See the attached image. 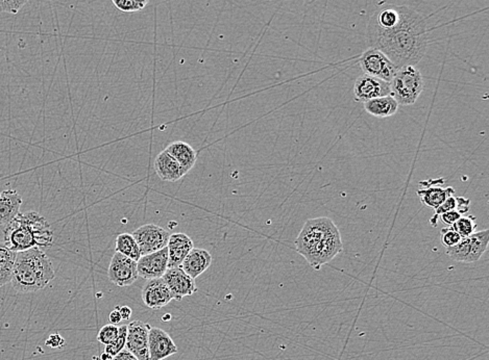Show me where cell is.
<instances>
[{
	"mask_svg": "<svg viewBox=\"0 0 489 360\" xmlns=\"http://www.w3.org/2000/svg\"><path fill=\"white\" fill-rule=\"evenodd\" d=\"M400 20L391 28L367 24L369 48L382 51L400 68L415 66L422 61L428 49V26L424 16L407 6H400Z\"/></svg>",
	"mask_w": 489,
	"mask_h": 360,
	"instance_id": "1",
	"label": "cell"
},
{
	"mask_svg": "<svg viewBox=\"0 0 489 360\" xmlns=\"http://www.w3.org/2000/svg\"><path fill=\"white\" fill-rule=\"evenodd\" d=\"M297 251L318 271L342 252L340 232L330 218L309 219L295 240Z\"/></svg>",
	"mask_w": 489,
	"mask_h": 360,
	"instance_id": "2",
	"label": "cell"
},
{
	"mask_svg": "<svg viewBox=\"0 0 489 360\" xmlns=\"http://www.w3.org/2000/svg\"><path fill=\"white\" fill-rule=\"evenodd\" d=\"M55 277L53 263L39 247L17 252L11 283L17 293L30 294L46 287Z\"/></svg>",
	"mask_w": 489,
	"mask_h": 360,
	"instance_id": "3",
	"label": "cell"
},
{
	"mask_svg": "<svg viewBox=\"0 0 489 360\" xmlns=\"http://www.w3.org/2000/svg\"><path fill=\"white\" fill-rule=\"evenodd\" d=\"M53 234L44 217L36 211L19 213L5 229V244L15 252L34 247H50Z\"/></svg>",
	"mask_w": 489,
	"mask_h": 360,
	"instance_id": "4",
	"label": "cell"
},
{
	"mask_svg": "<svg viewBox=\"0 0 489 360\" xmlns=\"http://www.w3.org/2000/svg\"><path fill=\"white\" fill-rule=\"evenodd\" d=\"M390 95L398 106H412L424 91L425 82L422 72L415 66L400 68L390 80Z\"/></svg>",
	"mask_w": 489,
	"mask_h": 360,
	"instance_id": "5",
	"label": "cell"
},
{
	"mask_svg": "<svg viewBox=\"0 0 489 360\" xmlns=\"http://www.w3.org/2000/svg\"><path fill=\"white\" fill-rule=\"evenodd\" d=\"M488 242V229L474 232L468 238H462L455 246L445 248V253L450 258L458 263H476L487 250Z\"/></svg>",
	"mask_w": 489,
	"mask_h": 360,
	"instance_id": "6",
	"label": "cell"
},
{
	"mask_svg": "<svg viewBox=\"0 0 489 360\" xmlns=\"http://www.w3.org/2000/svg\"><path fill=\"white\" fill-rule=\"evenodd\" d=\"M359 64L363 74L373 76L387 82H390L398 70V67L382 51L376 48H369L365 51L359 59Z\"/></svg>",
	"mask_w": 489,
	"mask_h": 360,
	"instance_id": "7",
	"label": "cell"
},
{
	"mask_svg": "<svg viewBox=\"0 0 489 360\" xmlns=\"http://www.w3.org/2000/svg\"><path fill=\"white\" fill-rule=\"evenodd\" d=\"M141 255L157 252L167 247L169 232L156 224H145L133 231Z\"/></svg>",
	"mask_w": 489,
	"mask_h": 360,
	"instance_id": "8",
	"label": "cell"
},
{
	"mask_svg": "<svg viewBox=\"0 0 489 360\" xmlns=\"http://www.w3.org/2000/svg\"><path fill=\"white\" fill-rule=\"evenodd\" d=\"M108 276L111 283L119 287H127L136 283L138 277L137 261L115 252L109 265Z\"/></svg>",
	"mask_w": 489,
	"mask_h": 360,
	"instance_id": "9",
	"label": "cell"
},
{
	"mask_svg": "<svg viewBox=\"0 0 489 360\" xmlns=\"http://www.w3.org/2000/svg\"><path fill=\"white\" fill-rule=\"evenodd\" d=\"M151 325L133 321L127 325V343L129 350L138 360H149V332Z\"/></svg>",
	"mask_w": 489,
	"mask_h": 360,
	"instance_id": "10",
	"label": "cell"
},
{
	"mask_svg": "<svg viewBox=\"0 0 489 360\" xmlns=\"http://www.w3.org/2000/svg\"><path fill=\"white\" fill-rule=\"evenodd\" d=\"M162 279L167 285L172 300L181 301L197 292L195 279L191 278L181 267H168Z\"/></svg>",
	"mask_w": 489,
	"mask_h": 360,
	"instance_id": "11",
	"label": "cell"
},
{
	"mask_svg": "<svg viewBox=\"0 0 489 360\" xmlns=\"http://www.w3.org/2000/svg\"><path fill=\"white\" fill-rule=\"evenodd\" d=\"M445 179H428L426 182H419V189L416 191L419 200L425 207L436 209L441 207L450 196L455 195V190L452 187L443 188Z\"/></svg>",
	"mask_w": 489,
	"mask_h": 360,
	"instance_id": "12",
	"label": "cell"
},
{
	"mask_svg": "<svg viewBox=\"0 0 489 360\" xmlns=\"http://www.w3.org/2000/svg\"><path fill=\"white\" fill-rule=\"evenodd\" d=\"M355 102L365 104L373 98L390 95L389 82L362 74L357 78L353 88Z\"/></svg>",
	"mask_w": 489,
	"mask_h": 360,
	"instance_id": "13",
	"label": "cell"
},
{
	"mask_svg": "<svg viewBox=\"0 0 489 360\" xmlns=\"http://www.w3.org/2000/svg\"><path fill=\"white\" fill-rule=\"evenodd\" d=\"M167 269V247L162 249V250L157 251V252L141 255V257L137 261L138 275L140 277H142L145 281L162 278Z\"/></svg>",
	"mask_w": 489,
	"mask_h": 360,
	"instance_id": "14",
	"label": "cell"
},
{
	"mask_svg": "<svg viewBox=\"0 0 489 360\" xmlns=\"http://www.w3.org/2000/svg\"><path fill=\"white\" fill-rule=\"evenodd\" d=\"M149 360H163L178 353V347L163 329L151 327L149 332Z\"/></svg>",
	"mask_w": 489,
	"mask_h": 360,
	"instance_id": "15",
	"label": "cell"
},
{
	"mask_svg": "<svg viewBox=\"0 0 489 360\" xmlns=\"http://www.w3.org/2000/svg\"><path fill=\"white\" fill-rule=\"evenodd\" d=\"M143 303L151 310H158L165 307L172 300V294L165 281L162 278L147 281L142 289Z\"/></svg>",
	"mask_w": 489,
	"mask_h": 360,
	"instance_id": "16",
	"label": "cell"
},
{
	"mask_svg": "<svg viewBox=\"0 0 489 360\" xmlns=\"http://www.w3.org/2000/svg\"><path fill=\"white\" fill-rule=\"evenodd\" d=\"M194 248L190 236L185 234H174L168 240V267H181L187 255Z\"/></svg>",
	"mask_w": 489,
	"mask_h": 360,
	"instance_id": "17",
	"label": "cell"
},
{
	"mask_svg": "<svg viewBox=\"0 0 489 360\" xmlns=\"http://www.w3.org/2000/svg\"><path fill=\"white\" fill-rule=\"evenodd\" d=\"M154 167L159 178L164 182H176L187 174L184 169L166 150L158 154Z\"/></svg>",
	"mask_w": 489,
	"mask_h": 360,
	"instance_id": "18",
	"label": "cell"
},
{
	"mask_svg": "<svg viewBox=\"0 0 489 360\" xmlns=\"http://www.w3.org/2000/svg\"><path fill=\"white\" fill-rule=\"evenodd\" d=\"M212 263V256L205 249L193 248L183 261L181 267L191 277L196 279Z\"/></svg>",
	"mask_w": 489,
	"mask_h": 360,
	"instance_id": "19",
	"label": "cell"
},
{
	"mask_svg": "<svg viewBox=\"0 0 489 360\" xmlns=\"http://www.w3.org/2000/svg\"><path fill=\"white\" fill-rule=\"evenodd\" d=\"M22 205V198L16 190L0 192V225L7 226L13 221Z\"/></svg>",
	"mask_w": 489,
	"mask_h": 360,
	"instance_id": "20",
	"label": "cell"
},
{
	"mask_svg": "<svg viewBox=\"0 0 489 360\" xmlns=\"http://www.w3.org/2000/svg\"><path fill=\"white\" fill-rule=\"evenodd\" d=\"M165 150L180 164L186 173H188L196 162V150L186 142H174L168 145Z\"/></svg>",
	"mask_w": 489,
	"mask_h": 360,
	"instance_id": "21",
	"label": "cell"
},
{
	"mask_svg": "<svg viewBox=\"0 0 489 360\" xmlns=\"http://www.w3.org/2000/svg\"><path fill=\"white\" fill-rule=\"evenodd\" d=\"M365 110L376 118H388L394 116L398 110V104L391 95L373 98L363 104Z\"/></svg>",
	"mask_w": 489,
	"mask_h": 360,
	"instance_id": "22",
	"label": "cell"
},
{
	"mask_svg": "<svg viewBox=\"0 0 489 360\" xmlns=\"http://www.w3.org/2000/svg\"><path fill=\"white\" fill-rule=\"evenodd\" d=\"M17 252L0 243V287L11 283Z\"/></svg>",
	"mask_w": 489,
	"mask_h": 360,
	"instance_id": "23",
	"label": "cell"
},
{
	"mask_svg": "<svg viewBox=\"0 0 489 360\" xmlns=\"http://www.w3.org/2000/svg\"><path fill=\"white\" fill-rule=\"evenodd\" d=\"M116 252L138 261L141 257L139 247L133 234H121L116 238Z\"/></svg>",
	"mask_w": 489,
	"mask_h": 360,
	"instance_id": "24",
	"label": "cell"
},
{
	"mask_svg": "<svg viewBox=\"0 0 489 360\" xmlns=\"http://www.w3.org/2000/svg\"><path fill=\"white\" fill-rule=\"evenodd\" d=\"M476 217L472 216H462L459 220L453 224L452 227L454 228L456 232H458L461 238H468L472 236L474 232H476L477 223Z\"/></svg>",
	"mask_w": 489,
	"mask_h": 360,
	"instance_id": "25",
	"label": "cell"
},
{
	"mask_svg": "<svg viewBox=\"0 0 489 360\" xmlns=\"http://www.w3.org/2000/svg\"><path fill=\"white\" fill-rule=\"evenodd\" d=\"M118 335H117L116 339L104 348V352L112 357L125 349V343H127V325H122V326L118 327Z\"/></svg>",
	"mask_w": 489,
	"mask_h": 360,
	"instance_id": "26",
	"label": "cell"
},
{
	"mask_svg": "<svg viewBox=\"0 0 489 360\" xmlns=\"http://www.w3.org/2000/svg\"><path fill=\"white\" fill-rule=\"evenodd\" d=\"M118 331L119 329L116 325H106V326L102 327L100 332H98V341L104 345H110L111 343H113V341L116 339L117 335H118Z\"/></svg>",
	"mask_w": 489,
	"mask_h": 360,
	"instance_id": "27",
	"label": "cell"
},
{
	"mask_svg": "<svg viewBox=\"0 0 489 360\" xmlns=\"http://www.w3.org/2000/svg\"><path fill=\"white\" fill-rule=\"evenodd\" d=\"M30 0H0V13L16 15Z\"/></svg>",
	"mask_w": 489,
	"mask_h": 360,
	"instance_id": "28",
	"label": "cell"
},
{
	"mask_svg": "<svg viewBox=\"0 0 489 360\" xmlns=\"http://www.w3.org/2000/svg\"><path fill=\"white\" fill-rule=\"evenodd\" d=\"M454 209H457V198L454 197L453 195V196H450L449 198H448L447 200H445V202L441 205V207H437V209H435V215L431 218L430 223L432 224V226L436 227V222L437 220H439V216L447 213V211H454Z\"/></svg>",
	"mask_w": 489,
	"mask_h": 360,
	"instance_id": "29",
	"label": "cell"
},
{
	"mask_svg": "<svg viewBox=\"0 0 489 360\" xmlns=\"http://www.w3.org/2000/svg\"><path fill=\"white\" fill-rule=\"evenodd\" d=\"M461 236L458 234V232H456L455 230H454V228L452 227V226H448L447 228H443V229L441 230V243H443V246H445V248H448V247L455 246L456 244L459 243V240H461Z\"/></svg>",
	"mask_w": 489,
	"mask_h": 360,
	"instance_id": "30",
	"label": "cell"
},
{
	"mask_svg": "<svg viewBox=\"0 0 489 360\" xmlns=\"http://www.w3.org/2000/svg\"><path fill=\"white\" fill-rule=\"evenodd\" d=\"M112 1L119 11L124 12V13H135V12L142 10L133 0H112Z\"/></svg>",
	"mask_w": 489,
	"mask_h": 360,
	"instance_id": "31",
	"label": "cell"
},
{
	"mask_svg": "<svg viewBox=\"0 0 489 360\" xmlns=\"http://www.w3.org/2000/svg\"><path fill=\"white\" fill-rule=\"evenodd\" d=\"M462 217V214L460 213L458 209H454V211H447V213L441 215V221L443 224L448 226H453L457 220H459Z\"/></svg>",
	"mask_w": 489,
	"mask_h": 360,
	"instance_id": "32",
	"label": "cell"
},
{
	"mask_svg": "<svg viewBox=\"0 0 489 360\" xmlns=\"http://www.w3.org/2000/svg\"><path fill=\"white\" fill-rule=\"evenodd\" d=\"M64 345H65V339L59 333H53L46 341V345L53 348V349H61Z\"/></svg>",
	"mask_w": 489,
	"mask_h": 360,
	"instance_id": "33",
	"label": "cell"
},
{
	"mask_svg": "<svg viewBox=\"0 0 489 360\" xmlns=\"http://www.w3.org/2000/svg\"><path fill=\"white\" fill-rule=\"evenodd\" d=\"M470 199L464 198V197H457V209L464 215L470 211Z\"/></svg>",
	"mask_w": 489,
	"mask_h": 360,
	"instance_id": "34",
	"label": "cell"
},
{
	"mask_svg": "<svg viewBox=\"0 0 489 360\" xmlns=\"http://www.w3.org/2000/svg\"><path fill=\"white\" fill-rule=\"evenodd\" d=\"M112 360H138L129 350L123 349L117 355L113 357Z\"/></svg>",
	"mask_w": 489,
	"mask_h": 360,
	"instance_id": "35",
	"label": "cell"
},
{
	"mask_svg": "<svg viewBox=\"0 0 489 360\" xmlns=\"http://www.w3.org/2000/svg\"><path fill=\"white\" fill-rule=\"evenodd\" d=\"M109 321H110V324L113 325H118L119 323L122 321L120 312H119V310H117V308H115L113 312H111L110 316H109Z\"/></svg>",
	"mask_w": 489,
	"mask_h": 360,
	"instance_id": "36",
	"label": "cell"
},
{
	"mask_svg": "<svg viewBox=\"0 0 489 360\" xmlns=\"http://www.w3.org/2000/svg\"><path fill=\"white\" fill-rule=\"evenodd\" d=\"M116 308L119 310V312H120L122 320H129V319L131 318V314H133L129 306H117Z\"/></svg>",
	"mask_w": 489,
	"mask_h": 360,
	"instance_id": "37",
	"label": "cell"
},
{
	"mask_svg": "<svg viewBox=\"0 0 489 360\" xmlns=\"http://www.w3.org/2000/svg\"><path fill=\"white\" fill-rule=\"evenodd\" d=\"M137 5H139V7L141 8V9H145V7H147V3H149V0H133Z\"/></svg>",
	"mask_w": 489,
	"mask_h": 360,
	"instance_id": "38",
	"label": "cell"
},
{
	"mask_svg": "<svg viewBox=\"0 0 489 360\" xmlns=\"http://www.w3.org/2000/svg\"><path fill=\"white\" fill-rule=\"evenodd\" d=\"M100 359H102V360H112L113 357H112V356L109 355L108 353H106V352H104V353H102V355H100Z\"/></svg>",
	"mask_w": 489,
	"mask_h": 360,
	"instance_id": "39",
	"label": "cell"
}]
</instances>
